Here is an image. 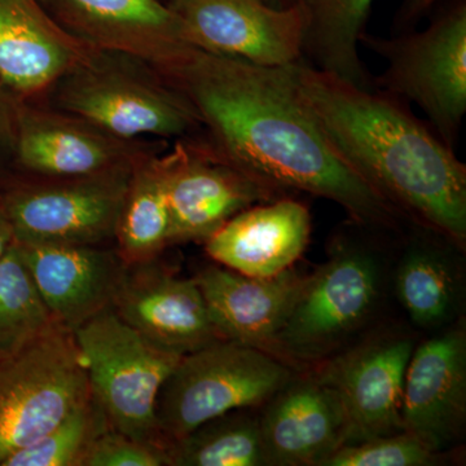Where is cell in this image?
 I'll list each match as a JSON object with an SVG mask.
<instances>
[{"label":"cell","instance_id":"1","mask_svg":"<svg viewBox=\"0 0 466 466\" xmlns=\"http://www.w3.org/2000/svg\"><path fill=\"white\" fill-rule=\"evenodd\" d=\"M171 86L191 103L219 155L281 196L333 201L370 228L397 231L407 219L334 152L289 66H260L196 48Z\"/></svg>","mask_w":466,"mask_h":466},{"label":"cell","instance_id":"2","mask_svg":"<svg viewBox=\"0 0 466 466\" xmlns=\"http://www.w3.org/2000/svg\"><path fill=\"white\" fill-rule=\"evenodd\" d=\"M334 152L392 207L452 244L466 242V167L403 100L289 66Z\"/></svg>","mask_w":466,"mask_h":466},{"label":"cell","instance_id":"3","mask_svg":"<svg viewBox=\"0 0 466 466\" xmlns=\"http://www.w3.org/2000/svg\"><path fill=\"white\" fill-rule=\"evenodd\" d=\"M130 60L95 52L51 88L52 108L126 142L193 137L201 122L191 103L155 70Z\"/></svg>","mask_w":466,"mask_h":466},{"label":"cell","instance_id":"4","mask_svg":"<svg viewBox=\"0 0 466 466\" xmlns=\"http://www.w3.org/2000/svg\"><path fill=\"white\" fill-rule=\"evenodd\" d=\"M360 45L386 61L379 88L413 103L451 149L466 113V0H447L425 29L391 38L364 34Z\"/></svg>","mask_w":466,"mask_h":466},{"label":"cell","instance_id":"5","mask_svg":"<svg viewBox=\"0 0 466 466\" xmlns=\"http://www.w3.org/2000/svg\"><path fill=\"white\" fill-rule=\"evenodd\" d=\"M293 376L280 359L231 339L183 355L162 385L156 406L167 450L208 420L265 406Z\"/></svg>","mask_w":466,"mask_h":466},{"label":"cell","instance_id":"6","mask_svg":"<svg viewBox=\"0 0 466 466\" xmlns=\"http://www.w3.org/2000/svg\"><path fill=\"white\" fill-rule=\"evenodd\" d=\"M73 334L87 370L91 395L110 428L167 449L158 431L156 406L162 385L183 355L148 341L112 308Z\"/></svg>","mask_w":466,"mask_h":466},{"label":"cell","instance_id":"7","mask_svg":"<svg viewBox=\"0 0 466 466\" xmlns=\"http://www.w3.org/2000/svg\"><path fill=\"white\" fill-rule=\"evenodd\" d=\"M90 398L75 334L57 323L0 359V465L41 440Z\"/></svg>","mask_w":466,"mask_h":466},{"label":"cell","instance_id":"8","mask_svg":"<svg viewBox=\"0 0 466 466\" xmlns=\"http://www.w3.org/2000/svg\"><path fill=\"white\" fill-rule=\"evenodd\" d=\"M381 285V269L372 253L339 242L327 263L303 276L278 336L279 358L291 368L325 360L373 317Z\"/></svg>","mask_w":466,"mask_h":466},{"label":"cell","instance_id":"9","mask_svg":"<svg viewBox=\"0 0 466 466\" xmlns=\"http://www.w3.org/2000/svg\"><path fill=\"white\" fill-rule=\"evenodd\" d=\"M134 161L87 177H35L12 189L0 202L15 240L60 245L115 241Z\"/></svg>","mask_w":466,"mask_h":466},{"label":"cell","instance_id":"10","mask_svg":"<svg viewBox=\"0 0 466 466\" xmlns=\"http://www.w3.org/2000/svg\"><path fill=\"white\" fill-rule=\"evenodd\" d=\"M67 33L92 50L143 63L168 84L196 50L161 0H42Z\"/></svg>","mask_w":466,"mask_h":466},{"label":"cell","instance_id":"11","mask_svg":"<svg viewBox=\"0 0 466 466\" xmlns=\"http://www.w3.org/2000/svg\"><path fill=\"white\" fill-rule=\"evenodd\" d=\"M184 38L198 50L260 66L302 60V5L276 7L267 0H171Z\"/></svg>","mask_w":466,"mask_h":466},{"label":"cell","instance_id":"12","mask_svg":"<svg viewBox=\"0 0 466 466\" xmlns=\"http://www.w3.org/2000/svg\"><path fill=\"white\" fill-rule=\"evenodd\" d=\"M167 157L170 245L205 242L245 208L285 198L233 167L210 142L177 140Z\"/></svg>","mask_w":466,"mask_h":466},{"label":"cell","instance_id":"13","mask_svg":"<svg viewBox=\"0 0 466 466\" xmlns=\"http://www.w3.org/2000/svg\"><path fill=\"white\" fill-rule=\"evenodd\" d=\"M413 349L407 334H380L325 360L315 373L339 395L348 419L346 444L403 431L404 380Z\"/></svg>","mask_w":466,"mask_h":466},{"label":"cell","instance_id":"14","mask_svg":"<svg viewBox=\"0 0 466 466\" xmlns=\"http://www.w3.org/2000/svg\"><path fill=\"white\" fill-rule=\"evenodd\" d=\"M78 116L18 99L14 157L34 177H87L124 167L144 152Z\"/></svg>","mask_w":466,"mask_h":466},{"label":"cell","instance_id":"15","mask_svg":"<svg viewBox=\"0 0 466 466\" xmlns=\"http://www.w3.org/2000/svg\"><path fill=\"white\" fill-rule=\"evenodd\" d=\"M112 309L158 348L186 355L220 339L195 279H183L152 262L127 266Z\"/></svg>","mask_w":466,"mask_h":466},{"label":"cell","instance_id":"16","mask_svg":"<svg viewBox=\"0 0 466 466\" xmlns=\"http://www.w3.org/2000/svg\"><path fill=\"white\" fill-rule=\"evenodd\" d=\"M16 244L55 323L75 332L112 308L127 268L116 250L103 245Z\"/></svg>","mask_w":466,"mask_h":466},{"label":"cell","instance_id":"17","mask_svg":"<svg viewBox=\"0 0 466 466\" xmlns=\"http://www.w3.org/2000/svg\"><path fill=\"white\" fill-rule=\"evenodd\" d=\"M95 52L67 33L42 0H0V85L18 99L45 96Z\"/></svg>","mask_w":466,"mask_h":466},{"label":"cell","instance_id":"18","mask_svg":"<svg viewBox=\"0 0 466 466\" xmlns=\"http://www.w3.org/2000/svg\"><path fill=\"white\" fill-rule=\"evenodd\" d=\"M466 417L464 325L413 349L404 380L401 425L441 452L461 433Z\"/></svg>","mask_w":466,"mask_h":466},{"label":"cell","instance_id":"19","mask_svg":"<svg viewBox=\"0 0 466 466\" xmlns=\"http://www.w3.org/2000/svg\"><path fill=\"white\" fill-rule=\"evenodd\" d=\"M260 416L267 465L321 466L348 443L339 395L317 375L291 377Z\"/></svg>","mask_w":466,"mask_h":466},{"label":"cell","instance_id":"20","mask_svg":"<svg viewBox=\"0 0 466 466\" xmlns=\"http://www.w3.org/2000/svg\"><path fill=\"white\" fill-rule=\"evenodd\" d=\"M309 208L293 198H276L245 208L208 238L205 250L218 265L253 278L289 269L308 248Z\"/></svg>","mask_w":466,"mask_h":466},{"label":"cell","instance_id":"21","mask_svg":"<svg viewBox=\"0 0 466 466\" xmlns=\"http://www.w3.org/2000/svg\"><path fill=\"white\" fill-rule=\"evenodd\" d=\"M195 280L223 339L279 358L278 336L303 276L289 268L268 278H253L213 265L201 269Z\"/></svg>","mask_w":466,"mask_h":466},{"label":"cell","instance_id":"22","mask_svg":"<svg viewBox=\"0 0 466 466\" xmlns=\"http://www.w3.org/2000/svg\"><path fill=\"white\" fill-rule=\"evenodd\" d=\"M167 168V153L146 149L134 161L115 235L126 266L152 262L170 247Z\"/></svg>","mask_w":466,"mask_h":466},{"label":"cell","instance_id":"23","mask_svg":"<svg viewBox=\"0 0 466 466\" xmlns=\"http://www.w3.org/2000/svg\"><path fill=\"white\" fill-rule=\"evenodd\" d=\"M306 29L302 61L358 87L375 82L359 55L375 0H299Z\"/></svg>","mask_w":466,"mask_h":466},{"label":"cell","instance_id":"24","mask_svg":"<svg viewBox=\"0 0 466 466\" xmlns=\"http://www.w3.org/2000/svg\"><path fill=\"white\" fill-rule=\"evenodd\" d=\"M253 410H236L208 420L168 444V466L267 465L260 416Z\"/></svg>","mask_w":466,"mask_h":466},{"label":"cell","instance_id":"25","mask_svg":"<svg viewBox=\"0 0 466 466\" xmlns=\"http://www.w3.org/2000/svg\"><path fill=\"white\" fill-rule=\"evenodd\" d=\"M395 290L413 323L421 328L437 327L455 312L458 276L451 260L437 248L416 245L400 260Z\"/></svg>","mask_w":466,"mask_h":466},{"label":"cell","instance_id":"26","mask_svg":"<svg viewBox=\"0 0 466 466\" xmlns=\"http://www.w3.org/2000/svg\"><path fill=\"white\" fill-rule=\"evenodd\" d=\"M54 323L14 241L0 258V359L14 354Z\"/></svg>","mask_w":466,"mask_h":466},{"label":"cell","instance_id":"27","mask_svg":"<svg viewBox=\"0 0 466 466\" xmlns=\"http://www.w3.org/2000/svg\"><path fill=\"white\" fill-rule=\"evenodd\" d=\"M109 428L106 413L91 395L56 428L9 455L0 466H82L92 441Z\"/></svg>","mask_w":466,"mask_h":466},{"label":"cell","instance_id":"28","mask_svg":"<svg viewBox=\"0 0 466 466\" xmlns=\"http://www.w3.org/2000/svg\"><path fill=\"white\" fill-rule=\"evenodd\" d=\"M438 453L416 435L403 431L345 444L321 466H429L435 464Z\"/></svg>","mask_w":466,"mask_h":466},{"label":"cell","instance_id":"29","mask_svg":"<svg viewBox=\"0 0 466 466\" xmlns=\"http://www.w3.org/2000/svg\"><path fill=\"white\" fill-rule=\"evenodd\" d=\"M82 466H168L167 451L109 428L92 441Z\"/></svg>","mask_w":466,"mask_h":466},{"label":"cell","instance_id":"30","mask_svg":"<svg viewBox=\"0 0 466 466\" xmlns=\"http://www.w3.org/2000/svg\"><path fill=\"white\" fill-rule=\"evenodd\" d=\"M17 101L18 97L0 85V156L8 150L14 155Z\"/></svg>","mask_w":466,"mask_h":466},{"label":"cell","instance_id":"31","mask_svg":"<svg viewBox=\"0 0 466 466\" xmlns=\"http://www.w3.org/2000/svg\"><path fill=\"white\" fill-rule=\"evenodd\" d=\"M440 2L441 0H403L395 16V29L400 33L415 29L417 24L429 16Z\"/></svg>","mask_w":466,"mask_h":466},{"label":"cell","instance_id":"32","mask_svg":"<svg viewBox=\"0 0 466 466\" xmlns=\"http://www.w3.org/2000/svg\"><path fill=\"white\" fill-rule=\"evenodd\" d=\"M14 228H12L7 213H5V208H3L2 202H0V258L5 256V251L14 244Z\"/></svg>","mask_w":466,"mask_h":466},{"label":"cell","instance_id":"33","mask_svg":"<svg viewBox=\"0 0 466 466\" xmlns=\"http://www.w3.org/2000/svg\"><path fill=\"white\" fill-rule=\"evenodd\" d=\"M267 2L271 3V5H276V7H289V5L299 3V0H267Z\"/></svg>","mask_w":466,"mask_h":466}]
</instances>
